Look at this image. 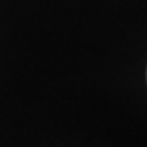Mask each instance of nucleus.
<instances>
[{"label":"nucleus","instance_id":"f257e3e1","mask_svg":"<svg viewBox=\"0 0 147 147\" xmlns=\"http://www.w3.org/2000/svg\"><path fill=\"white\" fill-rule=\"evenodd\" d=\"M146 75H147V74H146Z\"/></svg>","mask_w":147,"mask_h":147}]
</instances>
